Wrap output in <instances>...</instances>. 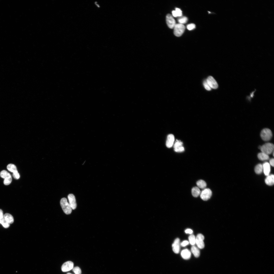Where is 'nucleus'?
<instances>
[{
    "label": "nucleus",
    "instance_id": "1",
    "mask_svg": "<svg viewBox=\"0 0 274 274\" xmlns=\"http://www.w3.org/2000/svg\"><path fill=\"white\" fill-rule=\"evenodd\" d=\"M61 207L64 212L66 215L70 214L72 212V209L65 198H62L60 201Z\"/></svg>",
    "mask_w": 274,
    "mask_h": 274
},
{
    "label": "nucleus",
    "instance_id": "2",
    "mask_svg": "<svg viewBox=\"0 0 274 274\" xmlns=\"http://www.w3.org/2000/svg\"><path fill=\"white\" fill-rule=\"evenodd\" d=\"M260 149L262 152L268 155L270 154L274 151V144L270 143H266L261 146Z\"/></svg>",
    "mask_w": 274,
    "mask_h": 274
},
{
    "label": "nucleus",
    "instance_id": "3",
    "mask_svg": "<svg viewBox=\"0 0 274 274\" xmlns=\"http://www.w3.org/2000/svg\"><path fill=\"white\" fill-rule=\"evenodd\" d=\"M260 136L262 139L265 141L270 140L272 138V134L270 129L267 128L263 129L261 131Z\"/></svg>",
    "mask_w": 274,
    "mask_h": 274
},
{
    "label": "nucleus",
    "instance_id": "4",
    "mask_svg": "<svg viewBox=\"0 0 274 274\" xmlns=\"http://www.w3.org/2000/svg\"><path fill=\"white\" fill-rule=\"evenodd\" d=\"M174 28V35L177 37H180L184 32L185 27L183 25L178 24H176Z\"/></svg>",
    "mask_w": 274,
    "mask_h": 274
},
{
    "label": "nucleus",
    "instance_id": "5",
    "mask_svg": "<svg viewBox=\"0 0 274 274\" xmlns=\"http://www.w3.org/2000/svg\"><path fill=\"white\" fill-rule=\"evenodd\" d=\"M212 195V192L208 188H205L201 192L200 197L204 201H206L209 199Z\"/></svg>",
    "mask_w": 274,
    "mask_h": 274
},
{
    "label": "nucleus",
    "instance_id": "6",
    "mask_svg": "<svg viewBox=\"0 0 274 274\" xmlns=\"http://www.w3.org/2000/svg\"><path fill=\"white\" fill-rule=\"evenodd\" d=\"M204 239V236L201 234H198L196 238L195 244L200 249H203L205 247Z\"/></svg>",
    "mask_w": 274,
    "mask_h": 274
},
{
    "label": "nucleus",
    "instance_id": "7",
    "mask_svg": "<svg viewBox=\"0 0 274 274\" xmlns=\"http://www.w3.org/2000/svg\"><path fill=\"white\" fill-rule=\"evenodd\" d=\"M166 21L168 27L171 29L174 28L176 24L175 21L172 16L170 14H168L166 16Z\"/></svg>",
    "mask_w": 274,
    "mask_h": 274
},
{
    "label": "nucleus",
    "instance_id": "8",
    "mask_svg": "<svg viewBox=\"0 0 274 274\" xmlns=\"http://www.w3.org/2000/svg\"><path fill=\"white\" fill-rule=\"evenodd\" d=\"M74 263L71 261H68L63 264L61 269L63 272H65L70 271L73 268Z\"/></svg>",
    "mask_w": 274,
    "mask_h": 274
},
{
    "label": "nucleus",
    "instance_id": "9",
    "mask_svg": "<svg viewBox=\"0 0 274 274\" xmlns=\"http://www.w3.org/2000/svg\"><path fill=\"white\" fill-rule=\"evenodd\" d=\"M206 81L211 88L214 89H216L218 88V83L212 76H210L208 77Z\"/></svg>",
    "mask_w": 274,
    "mask_h": 274
},
{
    "label": "nucleus",
    "instance_id": "10",
    "mask_svg": "<svg viewBox=\"0 0 274 274\" xmlns=\"http://www.w3.org/2000/svg\"><path fill=\"white\" fill-rule=\"evenodd\" d=\"M68 198L69 203V204L72 209L73 210L76 209L77 207V204L75 195L72 194H70L68 196Z\"/></svg>",
    "mask_w": 274,
    "mask_h": 274
},
{
    "label": "nucleus",
    "instance_id": "11",
    "mask_svg": "<svg viewBox=\"0 0 274 274\" xmlns=\"http://www.w3.org/2000/svg\"><path fill=\"white\" fill-rule=\"evenodd\" d=\"M180 240L179 238H177L175 240L172 245L173 250L175 253L178 254L180 252Z\"/></svg>",
    "mask_w": 274,
    "mask_h": 274
},
{
    "label": "nucleus",
    "instance_id": "12",
    "mask_svg": "<svg viewBox=\"0 0 274 274\" xmlns=\"http://www.w3.org/2000/svg\"><path fill=\"white\" fill-rule=\"evenodd\" d=\"M183 143L181 141L177 140L174 145V151L177 152H184L185 149L183 146Z\"/></svg>",
    "mask_w": 274,
    "mask_h": 274
},
{
    "label": "nucleus",
    "instance_id": "13",
    "mask_svg": "<svg viewBox=\"0 0 274 274\" xmlns=\"http://www.w3.org/2000/svg\"><path fill=\"white\" fill-rule=\"evenodd\" d=\"M174 137L173 134H170L167 136L166 142V145L168 148H170L172 147L174 143Z\"/></svg>",
    "mask_w": 274,
    "mask_h": 274
},
{
    "label": "nucleus",
    "instance_id": "14",
    "mask_svg": "<svg viewBox=\"0 0 274 274\" xmlns=\"http://www.w3.org/2000/svg\"><path fill=\"white\" fill-rule=\"evenodd\" d=\"M181 255L184 259L188 260L191 258V253L190 251L186 249L182 250L181 252Z\"/></svg>",
    "mask_w": 274,
    "mask_h": 274
},
{
    "label": "nucleus",
    "instance_id": "15",
    "mask_svg": "<svg viewBox=\"0 0 274 274\" xmlns=\"http://www.w3.org/2000/svg\"><path fill=\"white\" fill-rule=\"evenodd\" d=\"M263 170L265 175L268 176L269 175L270 172L271 168L270 164L267 162H266L263 165Z\"/></svg>",
    "mask_w": 274,
    "mask_h": 274
},
{
    "label": "nucleus",
    "instance_id": "16",
    "mask_svg": "<svg viewBox=\"0 0 274 274\" xmlns=\"http://www.w3.org/2000/svg\"><path fill=\"white\" fill-rule=\"evenodd\" d=\"M266 184L270 186L273 185L274 184V176L273 174L269 175L265 180Z\"/></svg>",
    "mask_w": 274,
    "mask_h": 274
},
{
    "label": "nucleus",
    "instance_id": "17",
    "mask_svg": "<svg viewBox=\"0 0 274 274\" xmlns=\"http://www.w3.org/2000/svg\"><path fill=\"white\" fill-rule=\"evenodd\" d=\"M4 217L7 222L9 224H12L14 222V218L11 215L6 213L4 215Z\"/></svg>",
    "mask_w": 274,
    "mask_h": 274
},
{
    "label": "nucleus",
    "instance_id": "18",
    "mask_svg": "<svg viewBox=\"0 0 274 274\" xmlns=\"http://www.w3.org/2000/svg\"><path fill=\"white\" fill-rule=\"evenodd\" d=\"M201 191L198 187H194L192 189V194L194 197H198L201 194Z\"/></svg>",
    "mask_w": 274,
    "mask_h": 274
},
{
    "label": "nucleus",
    "instance_id": "19",
    "mask_svg": "<svg viewBox=\"0 0 274 274\" xmlns=\"http://www.w3.org/2000/svg\"><path fill=\"white\" fill-rule=\"evenodd\" d=\"M258 159L262 161L267 160L269 159L268 155L262 152L258 154Z\"/></svg>",
    "mask_w": 274,
    "mask_h": 274
},
{
    "label": "nucleus",
    "instance_id": "20",
    "mask_svg": "<svg viewBox=\"0 0 274 274\" xmlns=\"http://www.w3.org/2000/svg\"><path fill=\"white\" fill-rule=\"evenodd\" d=\"M191 251L195 257L198 258L199 256L200 255L199 250L196 246H193L191 248Z\"/></svg>",
    "mask_w": 274,
    "mask_h": 274
},
{
    "label": "nucleus",
    "instance_id": "21",
    "mask_svg": "<svg viewBox=\"0 0 274 274\" xmlns=\"http://www.w3.org/2000/svg\"><path fill=\"white\" fill-rule=\"evenodd\" d=\"M196 184L198 188L202 189H205L207 186L206 182L202 180L198 181L197 182Z\"/></svg>",
    "mask_w": 274,
    "mask_h": 274
},
{
    "label": "nucleus",
    "instance_id": "22",
    "mask_svg": "<svg viewBox=\"0 0 274 274\" xmlns=\"http://www.w3.org/2000/svg\"><path fill=\"white\" fill-rule=\"evenodd\" d=\"M173 16L174 17H181L182 15V12L180 9L176 8L175 10L172 12Z\"/></svg>",
    "mask_w": 274,
    "mask_h": 274
},
{
    "label": "nucleus",
    "instance_id": "23",
    "mask_svg": "<svg viewBox=\"0 0 274 274\" xmlns=\"http://www.w3.org/2000/svg\"><path fill=\"white\" fill-rule=\"evenodd\" d=\"M7 168L9 171L13 173L18 171L16 167L13 164H8L7 166Z\"/></svg>",
    "mask_w": 274,
    "mask_h": 274
},
{
    "label": "nucleus",
    "instance_id": "24",
    "mask_svg": "<svg viewBox=\"0 0 274 274\" xmlns=\"http://www.w3.org/2000/svg\"><path fill=\"white\" fill-rule=\"evenodd\" d=\"M1 177L4 179L9 178L11 177V175L7 171L3 170L0 173Z\"/></svg>",
    "mask_w": 274,
    "mask_h": 274
},
{
    "label": "nucleus",
    "instance_id": "25",
    "mask_svg": "<svg viewBox=\"0 0 274 274\" xmlns=\"http://www.w3.org/2000/svg\"><path fill=\"white\" fill-rule=\"evenodd\" d=\"M255 170L257 174H260L263 171V165L260 164H258L255 167Z\"/></svg>",
    "mask_w": 274,
    "mask_h": 274
},
{
    "label": "nucleus",
    "instance_id": "26",
    "mask_svg": "<svg viewBox=\"0 0 274 274\" xmlns=\"http://www.w3.org/2000/svg\"><path fill=\"white\" fill-rule=\"evenodd\" d=\"M0 223L5 228H8L10 226V224L8 223L4 217L1 219H0Z\"/></svg>",
    "mask_w": 274,
    "mask_h": 274
},
{
    "label": "nucleus",
    "instance_id": "27",
    "mask_svg": "<svg viewBox=\"0 0 274 274\" xmlns=\"http://www.w3.org/2000/svg\"><path fill=\"white\" fill-rule=\"evenodd\" d=\"M189 239L190 243L192 246H194L196 242V238L194 235L192 234L189 237Z\"/></svg>",
    "mask_w": 274,
    "mask_h": 274
},
{
    "label": "nucleus",
    "instance_id": "28",
    "mask_svg": "<svg viewBox=\"0 0 274 274\" xmlns=\"http://www.w3.org/2000/svg\"><path fill=\"white\" fill-rule=\"evenodd\" d=\"M188 21V19L186 17H181L178 19V22L179 24L183 25L186 23Z\"/></svg>",
    "mask_w": 274,
    "mask_h": 274
},
{
    "label": "nucleus",
    "instance_id": "29",
    "mask_svg": "<svg viewBox=\"0 0 274 274\" xmlns=\"http://www.w3.org/2000/svg\"><path fill=\"white\" fill-rule=\"evenodd\" d=\"M12 177L7 178L4 179V184L5 185H9L12 182Z\"/></svg>",
    "mask_w": 274,
    "mask_h": 274
},
{
    "label": "nucleus",
    "instance_id": "30",
    "mask_svg": "<svg viewBox=\"0 0 274 274\" xmlns=\"http://www.w3.org/2000/svg\"><path fill=\"white\" fill-rule=\"evenodd\" d=\"M73 271L76 274H81L82 273L81 269L78 267H76L73 268Z\"/></svg>",
    "mask_w": 274,
    "mask_h": 274
},
{
    "label": "nucleus",
    "instance_id": "31",
    "mask_svg": "<svg viewBox=\"0 0 274 274\" xmlns=\"http://www.w3.org/2000/svg\"><path fill=\"white\" fill-rule=\"evenodd\" d=\"M203 85L205 89L208 91L211 90V88H210L208 83L206 80L204 81L203 82Z\"/></svg>",
    "mask_w": 274,
    "mask_h": 274
},
{
    "label": "nucleus",
    "instance_id": "32",
    "mask_svg": "<svg viewBox=\"0 0 274 274\" xmlns=\"http://www.w3.org/2000/svg\"><path fill=\"white\" fill-rule=\"evenodd\" d=\"M195 24H188L187 26V29L189 30H192L195 28Z\"/></svg>",
    "mask_w": 274,
    "mask_h": 274
},
{
    "label": "nucleus",
    "instance_id": "33",
    "mask_svg": "<svg viewBox=\"0 0 274 274\" xmlns=\"http://www.w3.org/2000/svg\"><path fill=\"white\" fill-rule=\"evenodd\" d=\"M13 176L14 178L16 180H18L20 177V175L18 171L13 173Z\"/></svg>",
    "mask_w": 274,
    "mask_h": 274
},
{
    "label": "nucleus",
    "instance_id": "34",
    "mask_svg": "<svg viewBox=\"0 0 274 274\" xmlns=\"http://www.w3.org/2000/svg\"><path fill=\"white\" fill-rule=\"evenodd\" d=\"M189 242L187 240H185L182 242L180 244L181 246L182 247H185L189 244Z\"/></svg>",
    "mask_w": 274,
    "mask_h": 274
},
{
    "label": "nucleus",
    "instance_id": "35",
    "mask_svg": "<svg viewBox=\"0 0 274 274\" xmlns=\"http://www.w3.org/2000/svg\"><path fill=\"white\" fill-rule=\"evenodd\" d=\"M185 232L187 234H192L193 233V231L192 229H188L185 230Z\"/></svg>",
    "mask_w": 274,
    "mask_h": 274
},
{
    "label": "nucleus",
    "instance_id": "36",
    "mask_svg": "<svg viewBox=\"0 0 274 274\" xmlns=\"http://www.w3.org/2000/svg\"><path fill=\"white\" fill-rule=\"evenodd\" d=\"M274 160L273 159H271L270 161V164L273 167L274 166Z\"/></svg>",
    "mask_w": 274,
    "mask_h": 274
},
{
    "label": "nucleus",
    "instance_id": "37",
    "mask_svg": "<svg viewBox=\"0 0 274 274\" xmlns=\"http://www.w3.org/2000/svg\"><path fill=\"white\" fill-rule=\"evenodd\" d=\"M4 217V215L2 210L0 209V219H1Z\"/></svg>",
    "mask_w": 274,
    "mask_h": 274
},
{
    "label": "nucleus",
    "instance_id": "38",
    "mask_svg": "<svg viewBox=\"0 0 274 274\" xmlns=\"http://www.w3.org/2000/svg\"><path fill=\"white\" fill-rule=\"evenodd\" d=\"M67 274H71L70 273H67Z\"/></svg>",
    "mask_w": 274,
    "mask_h": 274
}]
</instances>
